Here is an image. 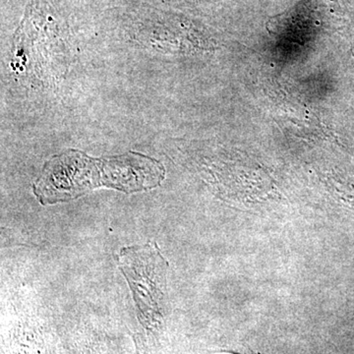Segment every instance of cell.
<instances>
[{"instance_id": "obj_1", "label": "cell", "mask_w": 354, "mask_h": 354, "mask_svg": "<svg viewBox=\"0 0 354 354\" xmlns=\"http://www.w3.org/2000/svg\"><path fill=\"white\" fill-rule=\"evenodd\" d=\"M165 176L164 165L143 153L94 158L81 151L68 150L44 164L41 176L32 184V192L41 205L57 204L100 187L127 194L153 189Z\"/></svg>"}, {"instance_id": "obj_2", "label": "cell", "mask_w": 354, "mask_h": 354, "mask_svg": "<svg viewBox=\"0 0 354 354\" xmlns=\"http://www.w3.org/2000/svg\"><path fill=\"white\" fill-rule=\"evenodd\" d=\"M118 264L132 291L140 318L153 321L162 316L169 263L157 243L124 247L118 256Z\"/></svg>"}, {"instance_id": "obj_3", "label": "cell", "mask_w": 354, "mask_h": 354, "mask_svg": "<svg viewBox=\"0 0 354 354\" xmlns=\"http://www.w3.org/2000/svg\"><path fill=\"white\" fill-rule=\"evenodd\" d=\"M223 353H228V354H261V353H252V351H249V353H239V351H223Z\"/></svg>"}]
</instances>
